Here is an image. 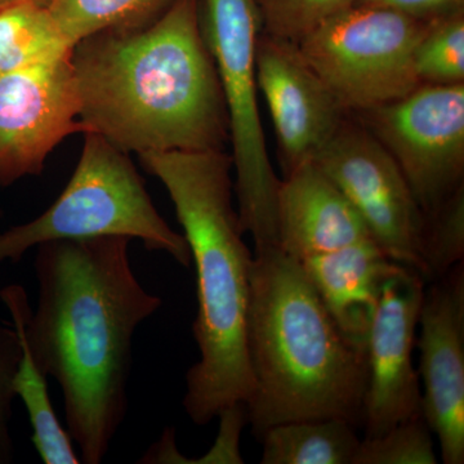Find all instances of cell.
<instances>
[{
    "label": "cell",
    "instance_id": "26",
    "mask_svg": "<svg viewBox=\"0 0 464 464\" xmlns=\"http://www.w3.org/2000/svg\"><path fill=\"white\" fill-rule=\"evenodd\" d=\"M357 5L391 9L426 23L464 9V0H359Z\"/></svg>",
    "mask_w": 464,
    "mask_h": 464
},
{
    "label": "cell",
    "instance_id": "2",
    "mask_svg": "<svg viewBox=\"0 0 464 464\" xmlns=\"http://www.w3.org/2000/svg\"><path fill=\"white\" fill-rule=\"evenodd\" d=\"M84 133L128 154L224 151L227 110L204 39L200 0H177L141 29L94 34L72 47Z\"/></svg>",
    "mask_w": 464,
    "mask_h": 464
},
{
    "label": "cell",
    "instance_id": "10",
    "mask_svg": "<svg viewBox=\"0 0 464 464\" xmlns=\"http://www.w3.org/2000/svg\"><path fill=\"white\" fill-rule=\"evenodd\" d=\"M70 56L0 76V186L41 174L66 137L83 133Z\"/></svg>",
    "mask_w": 464,
    "mask_h": 464
},
{
    "label": "cell",
    "instance_id": "19",
    "mask_svg": "<svg viewBox=\"0 0 464 464\" xmlns=\"http://www.w3.org/2000/svg\"><path fill=\"white\" fill-rule=\"evenodd\" d=\"M177 0H48L72 47L94 34L127 32L155 23Z\"/></svg>",
    "mask_w": 464,
    "mask_h": 464
},
{
    "label": "cell",
    "instance_id": "22",
    "mask_svg": "<svg viewBox=\"0 0 464 464\" xmlns=\"http://www.w3.org/2000/svg\"><path fill=\"white\" fill-rule=\"evenodd\" d=\"M464 258V186L426 216L423 241V279L444 276Z\"/></svg>",
    "mask_w": 464,
    "mask_h": 464
},
{
    "label": "cell",
    "instance_id": "27",
    "mask_svg": "<svg viewBox=\"0 0 464 464\" xmlns=\"http://www.w3.org/2000/svg\"><path fill=\"white\" fill-rule=\"evenodd\" d=\"M17 2H25V0H0V8L5 7V5H12V3ZM33 2L43 3V5H47L48 0H33Z\"/></svg>",
    "mask_w": 464,
    "mask_h": 464
},
{
    "label": "cell",
    "instance_id": "21",
    "mask_svg": "<svg viewBox=\"0 0 464 464\" xmlns=\"http://www.w3.org/2000/svg\"><path fill=\"white\" fill-rule=\"evenodd\" d=\"M432 431L420 409L386 432L360 440L353 464H436Z\"/></svg>",
    "mask_w": 464,
    "mask_h": 464
},
{
    "label": "cell",
    "instance_id": "5",
    "mask_svg": "<svg viewBox=\"0 0 464 464\" xmlns=\"http://www.w3.org/2000/svg\"><path fill=\"white\" fill-rule=\"evenodd\" d=\"M125 237L191 265L185 237L160 216L130 154L96 133H84L72 179L45 212L0 232V264L20 261L27 250L60 240Z\"/></svg>",
    "mask_w": 464,
    "mask_h": 464
},
{
    "label": "cell",
    "instance_id": "9",
    "mask_svg": "<svg viewBox=\"0 0 464 464\" xmlns=\"http://www.w3.org/2000/svg\"><path fill=\"white\" fill-rule=\"evenodd\" d=\"M313 161L355 208L372 240L423 279L426 216L401 169L373 134L350 114Z\"/></svg>",
    "mask_w": 464,
    "mask_h": 464
},
{
    "label": "cell",
    "instance_id": "6",
    "mask_svg": "<svg viewBox=\"0 0 464 464\" xmlns=\"http://www.w3.org/2000/svg\"><path fill=\"white\" fill-rule=\"evenodd\" d=\"M200 24L227 110L234 192L244 234L256 250L277 246L280 179L268 155L258 103L256 50L261 34L255 0H203Z\"/></svg>",
    "mask_w": 464,
    "mask_h": 464
},
{
    "label": "cell",
    "instance_id": "17",
    "mask_svg": "<svg viewBox=\"0 0 464 464\" xmlns=\"http://www.w3.org/2000/svg\"><path fill=\"white\" fill-rule=\"evenodd\" d=\"M340 418L292 420L270 427L259 439L262 464H353L360 439Z\"/></svg>",
    "mask_w": 464,
    "mask_h": 464
},
{
    "label": "cell",
    "instance_id": "15",
    "mask_svg": "<svg viewBox=\"0 0 464 464\" xmlns=\"http://www.w3.org/2000/svg\"><path fill=\"white\" fill-rule=\"evenodd\" d=\"M324 306L348 341L365 351L382 289L404 270L373 240L302 259Z\"/></svg>",
    "mask_w": 464,
    "mask_h": 464
},
{
    "label": "cell",
    "instance_id": "12",
    "mask_svg": "<svg viewBox=\"0 0 464 464\" xmlns=\"http://www.w3.org/2000/svg\"><path fill=\"white\" fill-rule=\"evenodd\" d=\"M256 72L258 92L273 121L280 166L285 176L314 160L350 112L295 43L259 34Z\"/></svg>",
    "mask_w": 464,
    "mask_h": 464
},
{
    "label": "cell",
    "instance_id": "25",
    "mask_svg": "<svg viewBox=\"0 0 464 464\" xmlns=\"http://www.w3.org/2000/svg\"><path fill=\"white\" fill-rule=\"evenodd\" d=\"M221 430L212 450L203 458L204 463H244L240 454L239 439L244 426L248 423V413L244 402L230 406L218 414Z\"/></svg>",
    "mask_w": 464,
    "mask_h": 464
},
{
    "label": "cell",
    "instance_id": "8",
    "mask_svg": "<svg viewBox=\"0 0 464 464\" xmlns=\"http://www.w3.org/2000/svg\"><path fill=\"white\" fill-rule=\"evenodd\" d=\"M353 115L396 161L424 216L464 186V84H422Z\"/></svg>",
    "mask_w": 464,
    "mask_h": 464
},
{
    "label": "cell",
    "instance_id": "11",
    "mask_svg": "<svg viewBox=\"0 0 464 464\" xmlns=\"http://www.w3.org/2000/svg\"><path fill=\"white\" fill-rule=\"evenodd\" d=\"M424 288L422 276L404 268L382 289L365 344V438L382 435L422 409L413 350Z\"/></svg>",
    "mask_w": 464,
    "mask_h": 464
},
{
    "label": "cell",
    "instance_id": "24",
    "mask_svg": "<svg viewBox=\"0 0 464 464\" xmlns=\"http://www.w3.org/2000/svg\"><path fill=\"white\" fill-rule=\"evenodd\" d=\"M21 359V342L14 326L0 325V464L14 459V441L9 424L16 399L14 382Z\"/></svg>",
    "mask_w": 464,
    "mask_h": 464
},
{
    "label": "cell",
    "instance_id": "13",
    "mask_svg": "<svg viewBox=\"0 0 464 464\" xmlns=\"http://www.w3.org/2000/svg\"><path fill=\"white\" fill-rule=\"evenodd\" d=\"M417 344L422 411L445 464L464 463V265L426 284Z\"/></svg>",
    "mask_w": 464,
    "mask_h": 464
},
{
    "label": "cell",
    "instance_id": "28",
    "mask_svg": "<svg viewBox=\"0 0 464 464\" xmlns=\"http://www.w3.org/2000/svg\"><path fill=\"white\" fill-rule=\"evenodd\" d=\"M2 216H3V212H2V209H0V218H2Z\"/></svg>",
    "mask_w": 464,
    "mask_h": 464
},
{
    "label": "cell",
    "instance_id": "4",
    "mask_svg": "<svg viewBox=\"0 0 464 464\" xmlns=\"http://www.w3.org/2000/svg\"><path fill=\"white\" fill-rule=\"evenodd\" d=\"M246 348V413L258 441L292 420L362 424L365 351L340 331L301 264L277 246L253 252Z\"/></svg>",
    "mask_w": 464,
    "mask_h": 464
},
{
    "label": "cell",
    "instance_id": "20",
    "mask_svg": "<svg viewBox=\"0 0 464 464\" xmlns=\"http://www.w3.org/2000/svg\"><path fill=\"white\" fill-rule=\"evenodd\" d=\"M414 70L420 85L464 84V9L430 24L415 47Z\"/></svg>",
    "mask_w": 464,
    "mask_h": 464
},
{
    "label": "cell",
    "instance_id": "14",
    "mask_svg": "<svg viewBox=\"0 0 464 464\" xmlns=\"http://www.w3.org/2000/svg\"><path fill=\"white\" fill-rule=\"evenodd\" d=\"M276 221L277 248L298 262L372 240L355 208L313 160L280 179Z\"/></svg>",
    "mask_w": 464,
    "mask_h": 464
},
{
    "label": "cell",
    "instance_id": "3",
    "mask_svg": "<svg viewBox=\"0 0 464 464\" xmlns=\"http://www.w3.org/2000/svg\"><path fill=\"white\" fill-rule=\"evenodd\" d=\"M139 157L169 194L197 271L192 333L200 357L186 374L183 408L206 426L225 409L246 404L253 390L246 348L253 252L232 201L234 163L226 150Z\"/></svg>",
    "mask_w": 464,
    "mask_h": 464
},
{
    "label": "cell",
    "instance_id": "1",
    "mask_svg": "<svg viewBox=\"0 0 464 464\" xmlns=\"http://www.w3.org/2000/svg\"><path fill=\"white\" fill-rule=\"evenodd\" d=\"M130 237L36 246L38 304L25 322L34 359L63 392L81 462L105 459L128 411L137 328L161 307L133 273Z\"/></svg>",
    "mask_w": 464,
    "mask_h": 464
},
{
    "label": "cell",
    "instance_id": "18",
    "mask_svg": "<svg viewBox=\"0 0 464 464\" xmlns=\"http://www.w3.org/2000/svg\"><path fill=\"white\" fill-rule=\"evenodd\" d=\"M72 45L43 3L25 0L0 8V76L53 63Z\"/></svg>",
    "mask_w": 464,
    "mask_h": 464
},
{
    "label": "cell",
    "instance_id": "23",
    "mask_svg": "<svg viewBox=\"0 0 464 464\" xmlns=\"http://www.w3.org/2000/svg\"><path fill=\"white\" fill-rule=\"evenodd\" d=\"M357 2L359 0H255L261 33L295 44Z\"/></svg>",
    "mask_w": 464,
    "mask_h": 464
},
{
    "label": "cell",
    "instance_id": "16",
    "mask_svg": "<svg viewBox=\"0 0 464 464\" xmlns=\"http://www.w3.org/2000/svg\"><path fill=\"white\" fill-rule=\"evenodd\" d=\"M0 298L7 306L12 325L16 329L21 342V359L14 375V389L16 398L23 400L30 424L32 441L43 463L78 464L72 439L58 420L48 393V375L34 359L25 337V322L32 308L25 288L17 284L0 290Z\"/></svg>",
    "mask_w": 464,
    "mask_h": 464
},
{
    "label": "cell",
    "instance_id": "7",
    "mask_svg": "<svg viewBox=\"0 0 464 464\" xmlns=\"http://www.w3.org/2000/svg\"><path fill=\"white\" fill-rule=\"evenodd\" d=\"M431 23L387 8L356 5L324 23L297 45L341 105L356 114L401 99L420 87L414 51Z\"/></svg>",
    "mask_w": 464,
    "mask_h": 464
}]
</instances>
